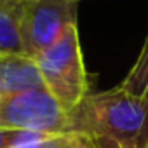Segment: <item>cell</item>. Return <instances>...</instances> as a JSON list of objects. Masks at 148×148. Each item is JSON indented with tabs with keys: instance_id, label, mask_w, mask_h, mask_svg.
<instances>
[{
	"instance_id": "6da1fadb",
	"label": "cell",
	"mask_w": 148,
	"mask_h": 148,
	"mask_svg": "<svg viewBox=\"0 0 148 148\" xmlns=\"http://www.w3.org/2000/svg\"><path fill=\"white\" fill-rule=\"evenodd\" d=\"M71 132L148 143V98L117 89L89 92L71 113Z\"/></svg>"
},
{
	"instance_id": "7a4b0ae2",
	"label": "cell",
	"mask_w": 148,
	"mask_h": 148,
	"mask_svg": "<svg viewBox=\"0 0 148 148\" xmlns=\"http://www.w3.org/2000/svg\"><path fill=\"white\" fill-rule=\"evenodd\" d=\"M35 61L44 87L68 113H71L89 94V77L80 49L77 23L70 25L51 47L37 54Z\"/></svg>"
},
{
	"instance_id": "3957f363",
	"label": "cell",
	"mask_w": 148,
	"mask_h": 148,
	"mask_svg": "<svg viewBox=\"0 0 148 148\" xmlns=\"http://www.w3.org/2000/svg\"><path fill=\"white\" fill-rule=\"evenodd\" d=\"M0 127L32 134H68L71 115L45 89H28L0 98Z\"/></svg>"
},
{
	"instance_id": "277c9868",
	"label": "cell",
	"mask_w": 148,
	"mask_h": 148,
	"mask_svg": "<svg viewBox=\"0 0 148 148\" xmlns=\"http://www.w3.org/2000/svg\"><path fill=\"white\" fill-rule=\"evenodd\" d=\"M80 0H28L23 4L21 42L23 52L35 58L51 47L63 32L77 23Z\"/></svg>"
},
{
	"instance_id": "5b68a950",
	"label": "cell",
	"mask_w": 148,
	"mask_h": 148,
	"mask_svg": "<svg viewBox=\"0 0 148 148\" xmlns=\"http://www.w3.org/2000/svg\"><path fill=\"white\" fill-rule=\"evenodd\" d=\"M44 87L35 58L25 52H0V98Z\"/></svg>"
},
{
	"instance_id": "8992f818",
	"label": "cell",
	"mask_w": 148,
	"mask_h": 148,
	"mask_svg": "<svg viewBox=\"0 0 148 148\" xmlns=\"http://www.w3.org/2000/svg\"><path fill=\"white\" fill-rule=\"evenodd\" d=\"M23 4L0 0V52H23Z\"/></svg>"
},
{
	"instance_id": "52a82bcc",
	"label": "cell",
	"mask_w": 148,
	"mask_h": 148,
	"mask_svg": "<svg viewBox=\"0 0 148 148\" xmlns=\"http://www.w3.org/2000/svg\"><path fill=\"white\" fill-rule=\"evenodd\" d=\"M120 87L136 96H146L148 91V37L139 51V56L134 66L129 70L125 79L122 80Z\"/></svg>"
},
{
	"instance_id": "ba28073f",
	"label": "cell",
	"mask_w": 148,
	"mask_h": 148,
	"mask_svg": "<svg viewBox=\"0 0 148 148\" xmlns=\"http://www.w3.org/2000/svg\"><path fill=\"white\" fill-rule=\"evenodd\" d=\"M87 136L82 134H49V136H33L25 141H19L9 148H84Z\"/></svg>"
},
{
	"instance_id": "9c48e42d",
	"label": "cell",
	"mask_w": 148,
	"mask_h": 148,
	"mask_svg": "<svg viewBox=\"0 0 148 148\" xmlns=\"http://www.w3.org/2000/svg\"><path fill=\"white\" fill-rule=\"evenodd\" d=\"M89 139L92 143V148H148L146 141H119L105 136H96Z\"/></svg>"
},
{
	"instance_id": "30bf717a",
	"label": "cell",
	"mask_w": 148,
	"mask_h": 148,
	"mask_svg": "<svg viewBox=\"0 0 148 148\" xmlns=\"http://www.w3.org/2000/svg\"><path fill=\"white\" fill-rule=\"evenodd\" d=\"M33 136H38V134H32V132H23V131H14V129H4V127H0V148H9V146L19 143V141H25L28 138H33Z\"/></svg>"
},
{
	"instance_id": "8fae6325",
	"label": "cell",
	"mask_w": 148,
	"mask_h": 148,
	"mask_svg": "<svg viewBox=\"0 0 148 148\" xmlns=\"http://www.w3.org/2000/svg\"><path fill=\"white\" fill-rule=\"evenodd\" d=\"M84 148H92V143H91V139H89V138L86 139V146H84Z\"/></svg>"
},
{
	"instance_id": "7c38bea8",
	"label": "cell",
	"mask_w": 148,
	"mask_h": 148,
	"mask_svg": "<svg viewBox=\"0 0 148 148\" xmlns=\"http://www.w3.org/2000/svg\"><path fill=\"white\" fill-rule=\"evenodd\" d=\"M5 2H18V4H25V2H28V0H5Z\"/></svg>"
}]
</instances>
